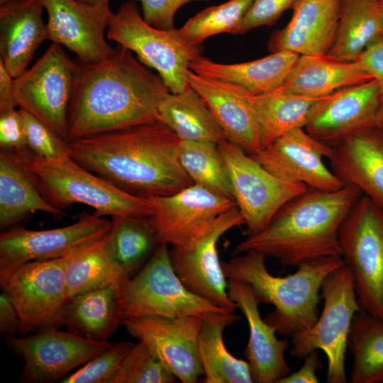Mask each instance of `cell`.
<instances>
[{
  "label": "cell",
  "mask_w": 383,
  "mask_h": 383,
  "mask_svg": "<svg viewBox=\"0 0 383 383\" xmlns=\"http://www.w3.org/2000/svg\"><path fill=\"white\" fill-rule=\"evenodd\" d=\"M170 92L159 74L120 45L104 61H74L67 140L157 121L158 106Z\"/></svg>",
  "instance_id": "cell-1"
},
{
  "label": "cell",
  "mask_w": 383,
  "mask_h": 383,
  "mask_svg": "<svg viewBox=\"0 0 383 383\" xmlns=\"http://www.w3.org/2000/svg\"><path fill=\"white\" fill-rule=\"evenodd\" d=\"M179 143L157 121L67 141V151L83 167L128 192L167 196L193 184L179 161Z\"/></svg>",
  "instance_id": "cell-2"
},
{
  "label": "cell",
  "mask_w": 383,
  "mask_h": 383,
  "mask_svg": "<svg viewBox=\"0 0 383 383\" xmlns=\"http://www.w3.org/2000/svg\"><path fill=\"white\" fill-rule=\"evenodd\" d=\"M353 185L325 192L308 187L284 204L269 224L238 243L234 254L249 250L280 260L284 267H298L326 256H341L340 226L362 195Z\"/></svg>",
  "instance_id": "cell-3"
},
{
  "label": "cell",
  "mask_w": 383,
  "mask_h": 383,
  "mask_svg": "<svg viewBox=\"0 0 383 383\" xmlns=\"http://www.w3.org/2000/svg\"><path fill=\"white\" fill-rule=\"evenodd\" d=\"M265 257L257 251L249 250L221 262V266L227 279L250 284L258 304L274 306L264 320L277 333L292 337L317 321L322 283L344 262L340 255L321 257L303 262L296 272L281 277L267 270Z\"/></svg>",
  "instance_id": "cell-4"
},
{
  "label": "cell",
  "mask_w": 383,
  "mask_h": 383,
  "mask_svg": "<svg viewBox=\"0 0 383 383\" xmlns=\"http://www.w3.org/2000/svg\"><path fill=\"white\" fill-rule=\"evenodd\" d=\"M16 152L43 196L57 209L79 203L92 207L100 216L152 214L146 197L119 188L85 169L69 155L45 159L28 148Z\"/></svg>",
  "instance_id": "cell-5"
},
{
  "label": "cell",
  "mask_w": 383,
  "mask_h": 383,
  "mask_svg": "<svg viewBox=\"0 0 383 383\" xmlns=\"http://www.w3.org/2000/svg\"><path fill=\"white\" fill-rule=\"evenodd\" d=\"M118 313L123 320L148 316L177 318L233 311L189 291L175 273L168 245L161 243L144 267L117 290Z\"/></svg>",
  "instance_id": "cell-6"
},
{
  "label": "cell",
  "mask_w": 383,
  "mask_h": 383,
  "mask_svg": "<svg viewBox=\"0 0 383 383\" xmlns=\"http://www.w3.org/2000/svg\"><path fill=\"white\" fill-rule=\"evenodd\" d=\"M339 245L361 309L383 320V209L362 194L340 226Z\"/></svg>",
  "instance_id": "cell-7"
},
{
  "label": "cell",
  "mask_w": 383,
  "mask_h": 383,
  "mask_svg": "<svg viewBox=\"0 0 383 383\" xmlns=\"http://www.w3.org/2000/svg\"><path fill=\"white\" fill-rule=\"evenodd\" d=\"M106 38L131 50L140 62L155 69L174 94L189 86L187 72L202 52L200 45L182 38L177 29L162 30L148 24L133 0L126 1L113 13Z\"/></svg>",
  "instance_id": "cell-8"
},
{
  "label": "cell",
  "mask_w": 383,
  "mask_h": 383,
  "mask_svg": "<svg viewBox=\"0 0 383 383\" xmlns=\"http://www.w3.org/2000/svg\"><path fill=\"white\" fill-rule=\"evenodd\" d=\"M321 289L324 300L323 311L311 327L291 337L290 354L304 359L312 350H323L328 359L327 382L345 383L348 338L353 316L361 308L353 278L345 264L325 278Z\"/></svg>",
  "instance_id": "cell-9"
},
{
  "label": "cell",
  "mask_w": 383,
  "mask_h": 383,
  "mask_svg": "<svg viewBox=\"0 0 383 383\" xmlns=\"http://www.w3.org/2000/svg\"><path fill=\"white\" fill-rule=\"evenodd\" d=\"M217 145L228 172L234 200L245 221L246 236L262 231L284 204L308 188L274 176L227 139Z\"/></svg>",
  "instance_id": "cell-10"
},
{
  "label": "cell",
  "mask_w": 383,
  "mask_h": 383,
  "mask_svg": "<svg viewBox=\"0 0 383 383\" xmlns=\"http://www.w3.org/2000/svg\"><path fill=\"white\" fill-rule=\"evenodd\" d=\"M245 224L239 209L233 208L209 222L184 243L170 250L172 266L189 291L233 311L238 308L228 296V280L216 245L225 233Z\"/></svg>",
  "instance_id": "cell-11"
},
{
  "label": "cell",
  "mask_w": 383,
  "mask_h": 383,
  "mask_svg": "<svg viewBox=\"0 0 383 383\" xmlns=\"http://www.w3.org/2000/svg\"><path fill=\"white\" fill-rule=\"evenodd\" d=\"M112 221L96 213L82 214L67 226L33 231L18 226L0 235V284L18 267L30 261L48 260L72 255L102 240Z\"/></svg>",
  "instance_id": "cell-12"
},
{
  "label": "cell",
  "mask_w": 383,
  "mask_h": 383,
  "mask_svg": "<svg viewBox=\"0 0 383 383\" xmlns=\"http://www.w3.org/2000/svg\"><path fill=\"white\" fill-rule=\"evenodd\" d=\"M65 258L28 262L0 284L19 315L21 336L36 329L62 326L69 300Z\"/></svg>",
  "instance_id": "cell-13"
},
{
  "label": "cell",
  "mask_w": 383,
  "mask_h": 383,
  "mask_svg": "<svg viewBox=\"0 0 383 383\" xmlns=\"http://www.w3.org/2000/svg\"><path fill=\"white\" fill-rule=\"evenodd\" d=\"M74 61L52 43L33 65L14 78L17 106L67 140V109L73 87Z\"/></svg>",
  "instance_id": "cell-14"
},
{
  "label": "cell",
  "mask_w": 383,
  "mask_h": 383,
  "mask_svg": "<svg viewBox=\"0 0 383 383\" xmlns=\"http://www.w3.org/2000/svg\"><path fill=\"white\" fill-rule=\"evenodd\" d=\"M5 340L9 348L24 360L18 379L23 383L55 382L112 344L62 331L57 327L44 328L27 337L6 336Z\"/></svg>",
  "instance_id": "cell-15"
},
{
  "label": "cell",
  "mask_w": 383,
  "mask_h": 383,
  "mask_svg": "<svg viewBox=\"0 0 383 383\" xmlns=\"http://www.w3.org/2000/svg\"><path fill=\"white\" fill-rule=\"evenodd\" d=\"M48 13V40L66 47L84 63H96L115 51L106 40L113 13L109 4L42 0Z\"/></svg>",
  "instance_id": "cell-16"
},
{
  "label": "cell",
  "mask_w": 383,
  "mask_h": 383,
  "mask_svg": "<svg viewBox=\"0 0 383 383\" xmlns=\"http://www.w3.org/2000/svg\"><path fill=\"white\" fill-rule=\"evenodd\" d=\"M201 316H148L123 321L127 331L145 343L182 383H196L204 372L198 353Z\"/></svg>",
  "instance_id": "cell-17"
},
{
  "label": "cell",
  "mask_w": 383,
  "mask_h": 383,
  "mask_svg": "<svg viewBox=\"0 0 383 383\" xmlns=\"http://www.w3.org/2000/svg\"><path fill=\"white\" fill-rule=\"evenodd\" d=\"M331 148L304 128L290 131L251 156L274 176L309 188L333 192L345 185L323 162Z\"/></svg>",
  "instance_id": "cell-18"
},
{
  "label": "cell",
  "mask_w": 383,
  "mask_h": 383,
  "mask_svg": "<svg viewBox=\"0 0 383 383\" xmlns=\"http://www.w3.org/2000/svg\"><path fill=\"white\" fill-rule=\"evenodd\" d=\"M146 198L160 243L172 246L184 243L218 216L238 207L234 200L196 184L170 195Z\"/></svg>",
  "instance_id": "cell-19"
},
{
  "label": "cell",
  "mask_w": 383,
  "mask_h": 383,
  "mask_svg": "<svg viewBox=\"0 0 383 383\" xmlns=\"http://www.w3.org/2000/svg\"><path fill=\"white\" fill-rule=\"evenodd\" d=\"M382 86L377 79L340 89L329 95L305 131L333 147L350 134L374 126Z\"/></svg>",
  "instance_id": "cell-20"
},
{
  "label": "cell",
  "mask_w": 383,
  "mask_h": 383,
  "mask_svg": "<svg viewBox=\"0 0 383 383\" xmlns=\"http://www.w3.org/2000/svg\"><path fill=\"white\" fill-rule=\"evenodd\" d=\"M228 294L248 323L250 336L244 355L253 382L277 383L289 373L284 356L289 346L288 339H278L275 329L261 318L249 284L228 279Z\"/></svg>",
  "instance_id": "cell-21"
},
{
  "label": "cell",
  "mask_w": 383,
  "mask_h": 383,
  "mask_svg": "<svg viewBox=\"0 0 383 383\" xmlns=\"http://www.w3.org/2000/svg\"><path fill=\"white\" fill-rule=\"evenodd\" d=\"M331 170L344 185L358 187L383 209V130L360 129L331 147Z\"/></svg>",
  "instance_id": "cell-22"
},
{
  "label": "cell",
  "mask_w": 383,
  "mask_h": 383,
  "mask_svg": "<svg viewBox=\"0 0 383 383\" xmlns=\"http://www.w3.org/2000/svg\"><path fill=\"white\" fill-rule=\"evenodd\" d=\"M187 79L211 111L227 140L250 155L263 149L248 91L232 83L199 75L190 69Z\"/></svg>",
  "instance_id": "cell-23"
},
{
  "label": "cell",
  "mask_w": 383,
  "mask_h": 383,
  "mask_svg": "<svg viewBox=\"0 0 383 383\" xmlns=\"http://www.w3.org/2000/svg\"><path fill=\"white\" fill-rule=\"evenodd\" d=\"M342 4L343 0H299L289 22L270 36L269 51L326 55L335 38Z\"/></svg>",
  "instance_id": "cell-24"
},
{
  "label": "cell",
  "mask_w": 383,
  "mask_h": 383,
  "mask_svg": "<svg viewBox=\"0 0 383 383\" xmlns=\"http://www.w3.org/2000/svg\"><path fill=\"white\" fill-rule=\"evenodd\" d=\"M42 0H17L0 6V60L13 78L27 70L48 40Z\"/></svg>",
  "instance_id": "cell-25"
},
{
  "label": "cell",
  "mask_w": 383,
  "mask_h": 383,
  "mask_svg": "<svg viewBox=\"0 0 383 383\" xmlns=\"http://www.w3.org/2000/svg\"><path fill=\"white\" fill-rule=\"evenodd\" d=\"M299 57L296 53L282 50L252 61L223 64L201 55L191 62L189 69L199 75L232 83L251 94L259 95L279 88Z\"/></svg>",
  "instance_id": "cell-26"
},
{
  "label": "cell",
  "mask_w": 383,
  "mask_h": 383,
  "mask_svg": "<svg viewBox=\"0 0 383 383\" xmlns=\"http://www.w3.org/2000/svg\"><path fill=\"white\" fill-rule=\"evenodd\" d=\"M374 79L354 62L324 55H299L285 82L274 91L319 98Z\"/></svg>",
  "instance_id": "cell-27"
},
{
  "label": "cell",
  "mask_w": 383,
  "mask_h": 383,
  "mask_svg": "<svg viewBox=\"0 0 383 383\" xmlns=\"http://www.w3.org/2000/svg\"><path fill=\"white\" fill-rule=\"evenodd\" d=\"M36 211L62 216L40 192L16 152H0V228H7Z\"/></svg>",
  "instance_id": "cell-28"
},
{
  "label": "cell",
  "mask_w": 383,
  "mask_h": 383,
  "mask_svg": "<svg viewBox=\"0 0 383 383\" xmlns=\"http://www.w3.org/2000/svg\"><path fill=\"white\" fill-rule=\"evenodd\" d=\"M234 312L201 315L198 353L206 383L253 382L248 361L231 355L223 342L225 328L240 320V316Z\"/></svg>",
  "instance_id": "cell-29"
},
{
  "label": "cell",
  "mask_w": 383,
  "mask_h": 383,
  "mask_svg": "<svg viewBox=\"0 0 383 383\" xmlns=\"http://www.w3.org/2000/svg\"><path fill=\"white\" fill-rule=\"evenodd\" d=\"M247 96L264 148L290 131L304 128L329 95L313 98L273 91Z\"/></svg>",
  "instance_id": "cell-30"
},
{
  "label": "cell",
  "mask_w": 383,
  "mask_h": 383,
  "mask_svg": "<svg viewBox=\"0 0 383 383\" xmlns=\"http://www.w3.org/2000/svg\"><path fill=\"white\" fill-rule=\"evenodd\" d=\"M157 121L173 131L180 140L218 145L226 139L206 103L190 86L180 93L170 92L162 100Z\"/></svg>",
  "instance_id": "cell-31"
},
{
  "label": "cell",
  "mask_w": 383,
  "mask_h": 383,
  "mask_svg": "<svg viewBox=\"0 0 383 383\" xmlns=\"http://www.w3.org/2000/svg\"><path fill=\"white\" fill-rule=\"evenodd\" d=\"M116 294L114 288L101 287L74 296L65 306L62 326L84 338L108 341L122 323Z\"/></svg>",
  "instance_id": "cell-32"
},
{
  "label": "cell",
  "mask_w": 383,
  "mask_h": 383,
  "mask_svg": "<svg viewBox=\"0 0 383 383\" xmlns=\"http://www.w3.org/2000/svg\"><path fill=\"white\" fill-rule=\"evenodd\" d=\"M107 243L115 261L128 279L144 267L161 244L150 216L112 217Z\"/></svg>",
  "instance_id": "cell-33"
},
{
  "label": "cell",
  "mask_w": 383,
  "mask_h": 383,
  "mask_svg": "<svg viewBox=\"0 0 383 383\" xmlns=\"http://www.w3.org/2000/svg\"><path fill=\"white\" fill-rule=\"evenodd\" d=\"M107 236L90 247L65 257V272L69 299L77 294L101 287L118 290L128 279L111 254Z\"/></svg>",
  "instance_id": "cell-34"
},
{
  "label": "cell",
  "mask_w": 383,
  "mask_h": 383,
  "mask_svg": "<svg viewBox=\"0 0 383 383\" xmlns=\"http://www.w3.org/2000/svg\"><path fill=\"white\" fill-rule=\"evenodd\" d=\"M381 33L376 1L343 0L335 38L326 55L337 60L355 62Z\"/></svg>",
  "instance_id": "cell-35"
},
{
  "label": "cell",
  "mask_w": 383,
  "mask_h": 383,
  "mask_svg": "<svg viewBox=\"0 0 383 383\" xmlns=\"http://www.w3.org/2000/svg\"><path fill=\"white\" fill-rule=\"evenodd\" d=\"M347 345L353 356L349 382L383 383V320L357 311Z\"/></svg>",
  "instance_id": "cell-36"
},
{
  "label": "cell",
  "mask_w": 383,
  "mask_h": 383,
  "mask_svg": "<svg viewBox=\"0 0 383 383\" xmlns=\"http://www.w3.org/2000/svg\"><path fill=\"white\" fill-rule=\"evenodd\" d=\"M179 157L193 184L234 200L228 172L217 144L180 140Z\"/></svg>",
  "instance_id": "cell-37"
},
{
  "label": "cell",
  "mask_w": 383,
  "mask_h": 383,
  "mask_svg": "<svg viewBox=\"0 0 383 383\" xmlns=\"http://www.w3.org/2000/svg\"><path fill=\"white\" fill-rule=\"evenodd\" d=\"M253 0H228L199 12L177 29L188 43L200 45L206 39L223 33L234 34Z\"/></svg>",
  "instance_id": "cell-38"
},
{
  "label": "cell",
  "mask_w": 383,
  "mask_h": 383,
  "mask_svg": "<svg viewBox=\"0 0 383 383\" xmlns=\"http://www.w3.org/2000/svg\"><path fill=\"white\" fill-rule=\"evenodd\" d=\"M177 380L152 349L138 340L126 355L110 383H174Z\"/></svg>",
  "instance_id": "cell-39"
},
{
  "label": "cell",
  "mask_w": 383,
  "mask_h": 383,
  "mask_svg": "<svg viewBox=\"0 0 383 383\" xmlns=\"http://www.w3.org/2000/svg\"><path fill=\"white\" fill-rule=\"evenodd\" d=\"M134 345L128 341L112 343L88 361L80 370L65 377L61 382L110 383L123 360Z\"/></svg>",
  "instance_id": "cell-40"
},
{
  "label": "cell",
  "mask_w": 383,
  "mask_h": 383,
  "mask_svg": "<svg viewBox=\"0 0 383 383\" xmlns=\"http://www.w3.org/2000/svg\"><path fill=\"white\" fill-rule=\"evenodd\" d=\"M24 125L26 144L35 155L45 159L68 155L67 141L28 111L20 109Z\"/></svg>",
  "instance_id": "cell-41"
},
{
  "label": "cell",
  "mask_w": 383,
  "mask_h": 383,
  "mask_svg": "<svg viewBox=\"0 0 383 383\" xmlns=\"http://www.w3.org/2000/svg\"><path fill=\"white\" fill-rule=\"evenodd\" d=\"M299 0H253L234 34H244L263 26H272L282 13L293 9Z\"/></svg>",
  "instance_id": "cell-42"
},
{
  "label": "cell",
  "mask_w": 383,
  "mask_h": 383,
  "mask_svg": "<svg viewBox=\"0 0 383 383\" xmlns=\"http://www.w3.org/2000/svg\"><path fill=\"white\" fill-rule=\"evenodd\" d=\"M142 6L143 18L150 25L162 30L174 28V16L184 4L209 0H137Z\"/></svg>",
  "instance_id": "cell-43"
},
{
  "label": "cell",
  "mask_w": 383,
  "mask_h": 383,
  "mask_svg": "<svg viewBox=\"0 0 383 383\" xmlns=\"http://www.w3.org/2000/svg\"><path fill=\"white\" fill-rule=\"evenodd\" d=\"M0 147L3 150L21 152L28 148L21 110L0 112Z\"/></svg>",
  "instance_id": "cell-44"
},
{
  "label": "cell",
  "mask_w": 383,
  "mask_h": 383,
  "mask_svg": "<svg viewBox=\"0 0 383 383\" xmlns=\"http://www.w3.org/2000/svg\"><path fill=\"white\" fill-rule=\"evenodd\" d=\"M354 62L383 86V39L381 37L365 48Z\"/></svg>",
  "instance_id": "cell-45"
},
{
  "label": "cell",
  "mask_w": 383,
  "mask_h": 383,
  "mask_svg": "<svg viewBox=\"0 0 383 383\" xmlns=\"http://www.w3.org/2000/svg\"><path fill=\"white\" fill-rule=\"evenodd\" d=\"M303 366L296 372L280 379L277 383H318L316 371L323 366L318 350H312L304 358Z\"/></svg>",
  "instance_id": "cell-46"
},
{
  "label": "cell",
  "mask_w": 383,
  "mask_h": 383,
  "mask_svg": "<svg viewBox=\"0 0 383 383\" xmlns=\"http://www.w3.org/2000/svg\"><path fill=\"white\" fill-rule=\"evenodd\" d=\"M22 331V323L13 303L2 292L0 295V333L6 336Z\"/></svg>",
  "instance_id": "cell-47"
},
{
  "label": "cell",
  "mask_w": 383,
  "mask_h": 383,
  "mask_svg": "<svg viewBox=\"0 0 383 383\" xmlns=\"http://www.w3.org/2000/svg\"><path fill=\"white\" fill-rule=\"evenodd\" d=\"M13 82L14 78L0 60V112L17 106L13 96Z\"/></svg>",
  "instance_id": "cell-48"
},
{
  "label": "cell",
  "mask_w": 383,
  "mask_h": 383,
  "mask_svg": "<svg viewBox=\"0 0 383 383\" xmlns=\"http://www.w3.org/2000/svg\"><path fill=\"white\" fill-rule=\"evenodd\" d=\"M374 126L383 130V86L381 89L379 104L374 117Z\"/></svg>",
  "instance_id": "cell-49"
},
{
  "label": "cell",
  "mask_w": 383,
  "mask_h": 383,
  "mask_svg": "<svg viewBox=\"0 0 383 383\" xmlns=\"http://www.w3.org/2000/svg\"><path fill=\"white\" fill-rule=\"evenodd\" d=\"M376 1L382 28L381 38L383 39V0Z\"/></svg>",
  "instance_id": "cell-50"
},
{
  "label": "cell",
  "mask_w": 383,
  "mask_h": 383,
  "mask_svg": "<svg viewBox=\"0 0 383 383\" xmlns=\"http://www.w3.org/2000/svg\"><path fill=\"white\" fill-rule=\"evenodd\" d=\"M87 4H109L110 0H78Z\"/></svg>",
  "instance_id": "cell-51"
},
{
  "label": "cell",
  "mask_w": 383,
  "mask_h": 383,
  "mask_svg": "<svg viewBox=\"0 0 383 383\" xmlns=\"http://www.w3.org/2000/svg\"><path fill=\"white\" fill-rule=\"evenodd\" d=\"M17 0H0V6Z\"/></svg>",
  "instance_id": "cell-52"
},
{
  "label": "cell",
  "mask_w": 383,
  "mask_h": 383,
  "mask_svg": "<svg viewBox=\"0 0 383 383\" xmlns=\"http://www.w3.org/2000/svg\"><path fill=\"white\" fill-rule=\"evenodd\" d=\"M374 1H378V0H374Z\"/></svg>",
  "instance_id": "cell-53"
}]
</instances>
